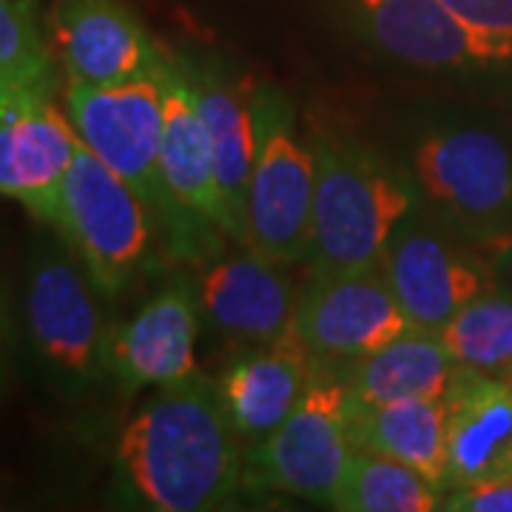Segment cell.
<instances>
[{
	"instance_id": "6da1fadb",
	"label": "cell",
	"mask_w": 512,
	"mask_h": 512,
	"mask_svg": "<svg viewBox=\"0 0 512 512\" xmlns=\"http://www.w3.org/2000/svg\"><path fill=\"white\" fill-rule=\"evenodd\" d=\"M245 458L217 384L194 373L154 387L126 421L114 447V493L137 510H225L248 487Z\"/></svg>"
},
{
	"instance_id": "7a4b0ae2",
	"label": "cell",
	"mask_w": 512,
	"mask_h": 512,
	"mask_svg": "<svg viewBox=\"0 0 512 512\" xmlns=\"http://www.w3.org/2000/svg\"><path fill=\"white\" fill-rule=\"evenodd\" d=\"M163 60L151 72L114 83L66 80V111L80 143L148 202L160 222L165 254L202 265L208 256H217L225 234L211 222L180 214L165 191L160 168L165 126Z\"/></svg>"
},
{
	"instance_id": "3957f363",
	"label": "cell",
	"mask_w": 512,
	"mask_h": 512,
	"mask_svg": "<svg viewBox=\"0 0 512 512\" xmlns=\"http://www.w3.org/2000/svg\"><path fill=\"white\" fill-rule=\"evenodd\" d=\"M316 160L311 274L376 268L399 222L419 205L404 163L339 128H311Z\"/></svg>"
},
{
	"instance_id": "277c9868",
	"label": "cell",
	"mask_w": 512,
	"mask_h": 512,
	"mask_svg": "<svg viewBox=\"0 0 512 512\" xmlns=\"http://www.w3.org/2000/svg\"><path fill=\"white\" fill-rule=\"evenodd\" d=\"M18 333L40 382L80 402L109 382L100 291L63 239H40L23 271Z\"/></svg>"
},
{
	"instance_id": "5b68a950",
	"label": "cell",
	"mask_w": 512,
	"mask_h": 512,
	"mask_svg": "<svg viewBox=\"0 0 512 512\" xmlns=\"http://www.w3.org/2000/svg\"><path fill=\"white\" fill-rule=\"evenodd\" d=\"M421 205L458 239L490 256H512V146L490 128L433 123L410 143Z\"/></svg>"
},
{
	"instance_id": "8992f818",
	"label": "cell",
	"mask_w": 512,
	"mask_h": 512,
	"mask_svg": "<svg viewBox=\"0 0 512 512\" xmlns=\"http://www.w3.org/2000/svg\"><path fill=\"white\" fill-rule=\"evenodd\" d=\"M46 225L72 248L103 299L128 291L146 271L160 231L148 202L83 143Z\"/></svg>"
},
{
	"instance_id": "52a82bcc",
	"label": "cell",
	"mask_w": 512,
	"mask_h": 512,
	"mask_svg": "<svg viewBox=\"0 0 512 512\" xmlns=\"http://www.w3.org/2000/svg\"><path fill=\"white\" fill-rule=\"evenodd\" d=\"M316 194L311 143L296 131L291 100L256 86V157L245 197V248L285 268L308 262Z\"/></svg>"
},
{
	"instance_id": "ba28073f",
	"label": "cell",
	"mask_w": 512,
	"mask_h": 512,
	"mask_svg": "<svg viewBox=\"0 0 512 512\" xmlns=\"http://www.w3.org/2000/svg\"><path fill=\"white\" fill-rule=\"evenodd\" d=\"M353 450L348 387L336 370L316 365L296 410L248 450L245 476L256 487L330 507Z\"/></svg>"
},
{
	"instance_id": "9c48e42d",
	"label": "cell",
	"mask_w": 512,
	"mask_h": 512,
	"mask_svg": "<svg viewBox=\"0 0 512 512\" xmlns=\"http://www.w3.org/2000/svg\"><path fill=\"white\" fill-rule=\"evenodd\" d=\"M379 268L407 325L430 333L498 285L493 259L444 228L421 202L393 231Z\"/></svg>"
},
{
	"instance_id": "30bf717a",
	"label": "cell",
	"mask_w": 512,
	"mask_h": 512,
	"mask_svg": "<svg viewBox=\"0 0 512 512\" xmlns=\"http://www.w3.org/2000/svg\"><path fill=\"white\" fill-rule=\"evenodd\" d=\"M410 328L382 268L311 274L299 291L293 339L313 365L345 370Z\"/></svg>"
},
{
	"instance_id": "8fae6325",
	"label": "cell",
	"mask_w": 512,
	"mask_h": 512,
	"mask_svg": "<svg viewBox=\"0 0 512 512\" xmlns=\"http://www.w3.org/2000/svg\"><path fill=\"white\" fill-rule=\"evenodd\" d=\"M202 316L191 279H174L140 311L120 325H109L106 367L120 396L183 382L197 370V339Z\"/></svg>"
},
{
	"instance_id": "7c38bea8",
	"label": "cell",
	"mask_w": 512,
	"mask_h": 512,
	"mask_svg": "<svg viewBox=\"0 0 512 512\" xmlns=\"http://www.w3.org/2000/svg\"><path fill=\"white\" fill-rule=\"evenodd\" d=\"M194 288L202 325L234 350L293 336L299 291L279 262L254 251L217 256L214 262H202Z\"/></svg>"
},
{
	"instance_id": "4fadbf2b",
	"label": "cell",
	"mask_w": 512,
	"mask_h": 512,
	"mask_svg": "<svg viewBox=\"0 0 512 512\" xmlns=\"http://www.w3.org/2000/svg\"><path fill=\"white\" fill-rule=\"evenodd\" d=\"M49 46L74 83L126 80L157 69L165 57L123 0H52Z\"/></svg>"
},
{
	"instance_id": "5bb4252c",
	"label": "cell",
	"mask_w": 512,
	"mask_h": 512,
	"mask_svg": "<svg viewBox=\"0 0 512 512\" xmlns=\"http://www.w3.org/2000/svg\"><path fill=\"white\" fill-rule=\"evenodd\" d=\"M365 37L396 63L421 72H464L498 63L444 0H348Z\"/></svg>"
},
{
	"instance_id": "9a60e30c",
	"label": "cell",
	"mask_w": 512,
	"mask_h": 512,
	"mask_svg": "<svg viewBox=\"0 0 512 512\" xmlns=\"http://www.w3.org/2000/svg\"><path fill=\"white\" fill-rule=\"evenodd\" d=\"M447 464L441 490L476 484L512 470V382L456 365L444 393Z\"/></svg>"
},
{
	"instance_id": "2e32d148",
	"label": "cell",
	"mask_w": 512,
	"mask_h": 512,
	"mask_svg": "<svg viewBox=\"0 0 512 512\" xmlns=\"http://www.w3.org/2000/svg\"><path fill=\"white\" fill-rule=\"evenodd\" d=\"M77 146L80 137L55 97L0 109V197L46 225Z\"/></svg>"
},
{
	"instance_id": "e0dca14e",
	"label": "cell",
	"mask_w": 512,
	"mask_h": 512,
	"mask_svg": "<svg viewBox=\"0 0 512 512\" xmlns=\"http://www.w3.org/2000/svg\"><path fill=\"white\" fill-rule=\"evenodd\" d=\"M163 83L165 126L160 168H163L165 191L180 214L211 222L225 237L237 242V228L228 214V205L222 200L220 180H217L214 146L185 72L183 57L165 55Z\"/></svg>"
},
{
	"instance_id": "ac0fdd59",
	"label": "cell",
	"mask_w": 512,
	"mask_h": 512,
	"mask_svg": "<svg viewBox=\"0 0 512 512\" xmlns=\"http://www.w3.org/2000/svg\"><path fill=\"white\" fill-rule=\"evenodd\" d=\"M313 370L311 356L293 336L231 353L214 384L245 450L268 439L291 416L311 387Z\"/></svg>"
},
{
	"instance_id": "d6986e66",
	"label": "cell",
	"mask_w": 512,
	"mask_h": 512,
	"mask_svg": "<svg viewBox=\"0 0 512 512\" xmlns=\"http://www.w3.org/2000/svg\"><path fill=\"white\" fill-rule=\"evenodd\" d=\"M183 66L214 146L222 200L237 228V242L245 248V197L256 157V86L239 83L217 63L183 57Z\"/></svg>"
},
{
	"instance_id": "ffe728a7",
	"label": "cell",
	"mask_w": 512,
	"mask_h": 512,
	"mask_svg": "<svg viewBox=\"0 0 512 512\" xmlns=\"http://www.w3.org/2000/svg\"><path fill=\"white\" fill-rule=\"evenodd\" d=\"M348 387L353 407L444 396L456 373V359L444 348L439 333L407 328L379 350L336 370Z\"/></svg>"
},
{
	"instance_id": "44dd1931",
	"label": "cell",
	"mask_w": 512,
	"mask_h": 512,
	"mask_svg": "<svg viewBox=\"0 0 512 512\" xmlns=\"http://www.w3.org/2000/svg\"><path fill=\"white\" fill-rule=\"evenodd\" d=\"M350 439L356 450L396 458L419 470L441 490L447 464V404L444 396L353 407ZM444 493V490H441Z\"/></svg>"
},
{
	"instance_id": "7402d4cb",
	"label": "cell",
	"mask_w": 512,
	"mask_h": 512,
	"mask_svg": "<svg viewBox=\"0 0 512 512\" xmlns=\"http://www.w3.org/2000/svg\"><path fill=\"white\" fill-rule=\"evenodd\" d=\"M57 69L35 0H0V109L55 97Z\"/></svg>"
},
{
	"instance_id": "603a6c76",
	"label": "cell",
	"mask_w": 512,
	"mask_h": 512,
	"mask_svg": "<svg viewBox=\"0 0 512 512\" xmlns=\"http://www.w3.org/2000/svg\"><path fill=\"white\" fill-rule=\"evenodd\" d=\"M444 493L419 470L370 450H353L330 510L342 512H433Z\"/></svg>"
},
{
	"instance_id": "cb8c5ba5",
	"label": "cell",
	"mask_w": 512,
	"mask_h": 512,
	"mask_svg": "<svg viewBox=\"0 0 512 512\" xmlns=\"http://www.w3.org/2000/svg\"><path fill=\"white\" fill-rule=\"evenodd\" d=\"M439 339L456 365L507 379L512 370V288L495 285L476 296L439 330Z\"/></svg>"
},
{
	"instance_id": "d4e9b609",
	"label": "cell",
	"mask_w": 512,
	"mask_h": 512,
	"mask_svg": "<svg viewBox=\"0 0 512 512\" xmlns=\"http://www.w3.org/2000/svg\"><path fill=\"white\" fill-rule=\"evenodd\" d=\"M481 40L498 63H512V0H444Z\"/></svg>"
},
{
	"instance_id": "484cf974",
	"label": "cell",
	"mask_w": 512,
	"mask_h": 512,
	"mask_svg": "<svg viewBox=\"0 0 512 512\" xmlns=\"http://www.w3.org/2000/svg\"><path fill=\"white\" fill-rule=\"evenodd\" d=\"M447 512H512V470L444 493Z\"/></svg>"
},
{
	"instance_id": "4316f807",
	"label": "cell",
	"mask_w": 512,
	"mask_h": 512,
	"mask_svg": "<svg viewBox=\"0 0 512 512\" xmlns=\"http://www.w3.org/2000/svg\"><path fill=\"white\" fill-rule=\"evenodd\" d=\"M18 342V305L12 299L9 279H6L3 265H0V399H3V390L9 384V373H12V359H15Z\"/></svg>"
},
{
	"instance_id": "83f0119b",
	"label": "cell",
	"mask_w": 512,
	"mask_h": 512,
	"mask_svg": "<svg viewBox=\"0 0 512 512\" xmlns=\"http://www.w3.org/2000/svg\"><path fill=\"white\" fill-rule=\"evenodd\" d=\"M498 265H512V256H507L504 262H498Z\"/></svg>"
},
{
	"instance_id": "f1b7e54d",
	"label": "cell",
	"mask_w": 512,
	"mask_h": 512,
	"mask_svg": "<svg viewBox=\"0 0 512 512\" xmlns=\"http://www.w3.org/2000/svg\"><path fill=\"white\" fill-rule=\"evenodd\" d=\"M507 379H510V382H512V370H510V376H507Z\"/></svg>"
}]
</instances>
